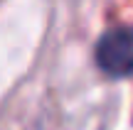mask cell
I'll use <instances>...</instances> for the list:
<instances>
[{
  "label": "cell",
  "mask_w": 133,
  "mask_h": 130,
  "mask_svg": "<svg viewBox=\"0 0 133 130\" xmlns=\"http://www.w3.org/2000/svg\"><path fill=\"white\" fill-rule=\"evenodd\" d=\"M96 64L109 76L133 74V27H111L96 42Z\"/></svg>",
  "instance_id": "obj_1"
}]
</instances>
